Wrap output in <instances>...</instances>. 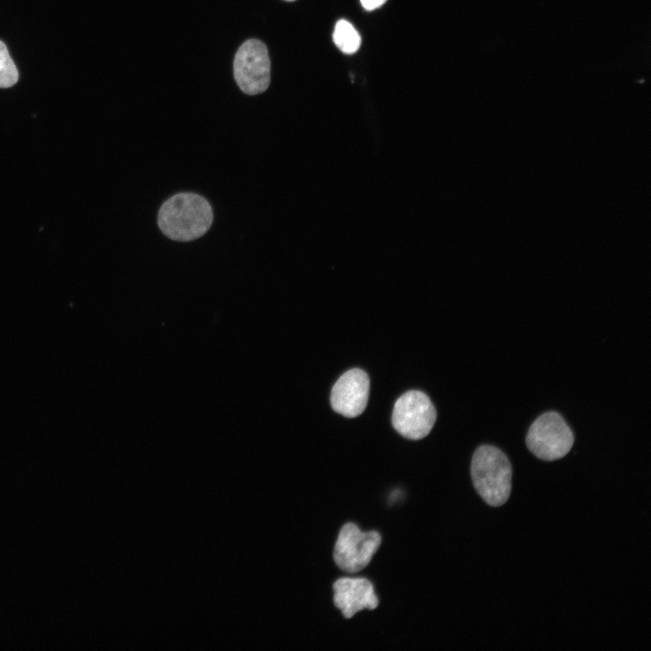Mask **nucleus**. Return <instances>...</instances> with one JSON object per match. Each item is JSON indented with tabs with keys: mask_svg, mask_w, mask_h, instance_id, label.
I'll return each mask as SVG.
<instances>
[{
	"mask_svg": "<svg viewBox=\"0 0 651 651\" xmlns=\"http://www.w3.org/2000/svg\"><path fill=\"white\" fill-rule=\"evenodd\" d=\"M212 218V207L205 198L193 193H180L161 205L157 223L169 239L191 241L210 229Z\"/></svg>",
	"mask_w": 651,
	"mask_h": 651,
	"instance_id": "obj_1",
	"label": "nucleus"
},
{
	"mask_svg": "<svg viewBox=\"0 0 651 651\" xmlns=\"http://www.w3.org/2000/svg\"><path fill=\"white\" fill-rule=\"evenodd\" d=\"M473 485L481 498L491 506H500L511 493L512 467L506 455L491 445H481L471 460Z\"/></svg>",
	"mask_w": 651,
	"mask_h": 651,
	"instance_id": "obj_2",
	"label": "nucleus"
},
{
	"mask_svg": "<svg viewBox=\"0 0 651 651\" xmlns=\"http://www.w3.org/2000/svg\"><path fill=\"white\" fill-rule=\"evenodd\" d=\"M525 442L535 457L542 460L553 461L570 452L574 437L560 413L548 411L532 423Z\"/></svg>",
	"mask_w": 651,
	"mask_h": 651,
	"instance_id": "obj_3",
	"label": "nucleus"
},
{
	"mask_svg": "<svg viewBox=\"0 0 651 651\" xmlns=\"http://www.w3.org/2000/svg\"><path fill=\"white\" fill-rule=\"evenodd\" d=\"M437 414L429 398L420 391H409L396 401L392 416L394 429L410 439H420L432 429Z\"/></svg>",
	"mask_w": 651,
	"mask_h": 651,
	"instance_id": "obj_4",
	"label": "nucleus"
},
{
	"mask_svg": "<svg viewBox=\"0 0 651 651\" xmlns=\"http://www.w3.org/2000/svg\"><path fill=\"white\" fill-rule=\"evenodd\" d=\"M381 542L378 532H362L355 524L347 523L341 528L335 544V562L345 572H357L370 563Z\"/></svg>",
	"mask_w": 651,
	"mask_h": 651,
	"instance_id": "obj_5",
	"label": "nucleus"
},
{
	"mask_svg": "<svg viewBox=\"0 0 651 651\" xmlns=\"http://www.w3.org/2000/svg\"><path fill=\"white\" fill-rule=\"evenodd\" d=\"M233 73L240 89L246 94L265 91L270 80V61L267 46L258 39H249L238 49Z\"/></svg>",
	"mask_w": 651,
	"mask_h": 651,
	"instance_id": "obj_6",
	"label": "nucleus"
},
{
	"mask_svg": "<svg viewBox=\"0 0 651 651\" xmlns=\"http://www.w3.org/2000/svg\"><path fill=\"white\" fill-rule=\"evenodd\" d=\"M369 389V377L364 371L354 368L345 372L332 388L333 410L347 418L360 415L367 405Z\"/></svg>",
	"mask_w": 651,
	"mask_h": 651,
	"instance_id": "obj_7",
	"label": "nucleus"
},
{
	"mask_svg": "<svg viewBox=\"0 0 651 651\" xmlns=\"http://www.w3.org/2000/svg\"><path fill=\"white\" fill-rule=\"evenodd\" d=\"M333 590L334 603L345 618L364 609H374L379 603L373 585L365 578H340Z\"/></svg>",
	"mask_w": 651,
	"mask_h": 651,
	"instance_id": "obj_8",
	"label": "nucleus"
},
{
	"mask_svg": "<svg viewBox=\"0 0 651 651\" xmlns=\"http://www.w3.org/2000/svg\"><path fill=\"white\" fill-rule=\"evenodd\" d=\"M333 39L340 51L353 54L360 48L361 36L356 29L346 20H339L335 26Z\"/></svg>",
	"mask_w": 651,
	"mask_h": 651,
	"instance_id": "obj_9",
	"label": "nucleus"
},
{
	"mask_svg": "<svg viewBox=\"0 0 651 651\" xmlns=\"http://www.w3.org/2000/svg\"><path fill=\"white\" fill-rule=\"evenodd\" d=\"M18 80V71L6 45L0 41V88H9Z\"/></svg>",
	"mask_w": 651,
	"mask_h": 651,
	"instance_id": "obj_10",
	"label": "nucleus"
},
{
	"mask_svg": "<svg viewBox=\"0 0 651 651\" xmlns=\"http://www.w3.org/2000/svg\"><path fill=\"white\" fill-rule=\"evenodd\" d=\"M386 0H361V4L364 9L368 11L374 10L382 5Z\"/></svg>",
	"mask_w": 651,
	"mask_h": 651,
	"instance_id": "obj_11",
	"label": "nucleus"
},
{
	"mask_svg": "<svg viewBox=\"0 0 651 651\" xmlns=\"http://www.w3.org/2000/svg\"><path fill=\"white\" fill-rule=\"evenodd\" d=\"M285 1H288V2H292V1H295V0H285Z\"/></svg>",
	"mask_w": 651,
	"mask_h": 651,
	"instance_id": "obj_12",
	"label": "nucleus"
}]
</instances>
